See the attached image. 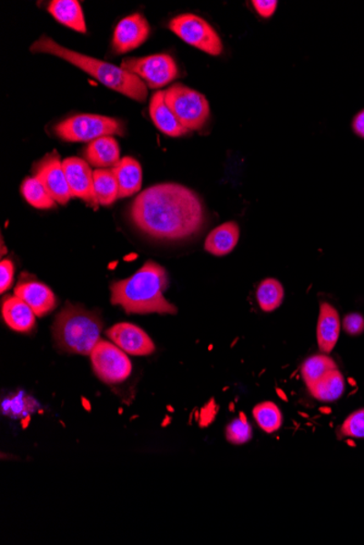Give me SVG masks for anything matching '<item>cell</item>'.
Listing matches in <instances>:
<instances>
[{
	"mask_svg": "<svg viewBox=\"0 0 364 545\" xmlns=\"http://www.w3.org/2000/svg\"><path fill=\"white\" fill-rule=\"evenodd\" d=\"M129 217L137 230L159 241H182L206 224V209L195 192L177 183H162L136 197Z\"/></svg>",
	"mask_w": 364,
	"mask_h": 545,
	"instance_id": "6da1fadb",
	"label": "cell"
},
{
	"mask_svg": "<svg viewBox=\"0 0 364 545\" xmlns=\"http://www.w3.org/2000/svg\"><path fill=\"white\" fill-rule=\"evenodd\" d=\"M167 287V270L154 261H147L128 279L113 283L112 303L121 306L128 314H176V306L164 297Z\"/></svg>",
	"mask_w": 364,
	"mask_h": 545,
	"instance_id": "7a4b0ae2",
	"label": "cell"
},
{
	"mask_svg": "<svg viewBox=\"0 0 364 545\" xmlns=\"http://www.w3.org/2000/svg\"><path fill=\"white\" fill-rule=\"evenodd\" d=\"M32 53H43L56 56L68 61L76 68L85 71L101 82L103 86L110 90L123 94V96L136 102L145 103L147 97V88L146 83L139 76L124 70L121 66L105 63L84 54L74 52L55 42L53 38L42 36L35 43L32 44Z\"/></svg>",
	"mask_w": 364,
	"mask_h": 545,
	"instance_id": "3957f363",
	"label": "cell"
},
{
	"mask_svg": "<svg viewBox=\"0 0 364 545\" xmlns=\"http://www.w3.org/2000/svg\"><path fill=\"white\" fill-rule=\"evenodd\" d=\"M103 321L96 311L81 306L66 304L53 325V337L62 352L91 355L101 341Z\"/></svg>",
	"mask_w": 364,
	"mask_h": 545,
	"instance_id": "277c9868",
	"label": "cell"
},
{
	"mask_svg": "<svg viewBox=\"0 0 364 545\" xmlns=\"http://www.w3.org/2000/svg\"><path fill=\"white\" fill-rule=\"evenodd\" d=\"M56 135L66 142H93L103 136H124L123 122L106 116L78 115L66 119L55 127Z\"/></svg>",
	"mask_w": 364,
	"mask_h": 545,
	"instance_id": "5b68a950",
	"label": "cell"
},
{
	"mask_svg": "<svg viewBox=\"0 0 364 545\" xmlns=\"http://www.w3.org/2000/svg\"><path fill=\"white\" fill-rule=\"evenodd\" d=\"M165 103L187 131L201 129L209 116L206 96L186 86L174 85L164 91Z\"/></svg>",
	"mask_w": 364,
	"mask_h": 545,
	"instance_id": "8992f818",
	"label": "cell"
},
{
	"mask_svg": "<svg viewBox=\"0 0 364 545\" xmlns=\"http://www.w3.org/2000/svg\"><path fill=\"white\" fill-rule=\"evenodd\" d=\"M170 31L189 45L211 56L223 53V43L207 22L200 16L185 14L176 16L169 24Z\"/></svg>",
	"mask_w": 364,
	"mask_h": 545,
	"instance_id": "52a82bcc",
	"label": "cell"
},
{
	"mask_svg": "<svg viewBox=\"0 0 364 545\" xmlns=\"http://www.w3.org/2000/svg\"><path fill=\"white\" fill-rule=\"evenodd\" d=\"M121 68L139 76L143 82L156 90L169 85L178 76L175 60L167 54L147 56L143 58H126Z\"/></svg>",
	"mask_w": 364,
	"mask_h": 545,
	"instance_id": "ba28073f",
	"label": "cell"
},
{
	"mask_svg": "<svg viewBox=\"0 0 364 545\" xmlns=\"http://www.w3.org/2000/svg\"><path fill=\"white\" fill-rule=\"evenodd\" d=\"M90 356L94 372L107 385L124 382L131 375L128 356L114 343L99 341Z\"/></svg>",
	"mask_w": 364,
	"mask_h": 545,
	"instance_id": "9c48e42d",
	"label": "cell"
},
{
	"mask_svg": "<svg viewBox=\"0 0 364 545\" xmlns=\"http://www.w3.org/2000/svg\"><path fill=\"white\" fill-rule=\"evenodd\" d=\"M32 174L46 187L56 203L66 205L73 197L66 179L63 161L60 160L56 150L44 156L41 160L33 165Z\"/></svg>",
	"mask_w": 364,
	"mask_h": 545,
	"instance_id": "30bf717a",
	"label": "cell"
},
{
	"mask_svg": "<svg viewBox=\"0 0 364 545\" xmlns=\"http://www.w3.org/2000/svg\"><path fill=\"white\" fill-rule=\"evenodd\" d=\"M66 179H67L71 197H78L97 209L98 200L94 191V177L86 160L70 157L63 161Z\"/></svg>",
	"mask_w": 364,
	"mask_h": 545,
	"instance_id": "8fae6325",
	"label": "cell"
},
{
	"mask_svg": "<svg viewBox=\"0 0 364 545\" xmlns=\"http://www.w3.org/2000/svg\"><path fill=\"white\" fill-rule=\"evenodd\" d=\"M150 25L141 14H135L121 20L116 26L113 48L116 54H126L140 47L150 35Z\"/></svg>",
	"mask_w": 364,
	"mask_h": 545,
	"instance_id": "7c38bea8",
	"label": "cell"
},
{
	"mask_svg": "<svg viewBox=\"0 0 364 545\" xmlns=\"http://www.w3.org/2000/svg\"><path fill=\"white\" fill-rule=\"evenodd\" d=\"M106 335L110 341L129 355L147 356L156 350L152 338L136 325L126 322L115 325L106 331Z\"/></svg>",
	"mask_w": 364,
	"mask_h": 545,
	"instance_id": "4fadbf2b",
	"label": "cell"
},
{
	"mask_svg": "<svg viewBox=\"0 0 364 545\" xmlns=\"http://www.w3.org/2000/svg\"><path fill=\"white\" fill-rule=\"evenodd\" d=\"M15 296L30 306L36 317H44L57 308V298L47 286L38 281H20Z\"/></svg>",
	"mask_w": 364,
	"mask_h": 545,
	"instance_id": "5bb4252c",
	"label": "cell"
},
{
	"mask_svg": "<svg viewBox=\"0 0 364 545\" xmlns=\"http://www.w3.org/2000/svg\"><path fill=\"white\" fill-rule=\"evenodd\" d=\"M2 314L5 324L16 332L29 333L35 327V311L18 297L4 299Z\"/></svg>",
	"mask_w": 364,
	"mask_h": 545,
	"instance_id": "9a60e30c",
	"label": "cell"
},
{
	"mask_svg": "<svg viewBox=\"0 0 364 545\" xmlns=\"http://www.w3.org/2000/svg\"><path fill=\"white\" fill-rule=\"evenodd\" d=\"M317 333L319 350L325 354L332 352L340 333V318L334 306L329 303L321 304Z\"/></svg>",
	"mask_w": 364,
	"mask_h": 545,
	"instance_id": "2e32d148",
	"label": "cell"
},
{
	"mask_svg": "<svg viewBox=\"0 0 364 545\" xmlns=\"http://www.w3.org/2000/svg\"><path fill=\"white\" fill-rule=\"evenodd\" d=\"M150 115L157 126L164 135L173 137L185 136L189 132L182 126L173 111L170 110L167 104L165 103L164 91H158L153 94L150 103Z\"/></svg>",
	"mask_w": 364,
	"mask_h": 545,
	"instance_id": "e0dca14e",
	"label": "cell"
},
{
	"mask_svg": "<svg viewBox=\"0 0 364 545\" xmlns=\"http://www.w3.org/2000/svg\"><path fill=\"white\" fill-rule=\"evenodd\" d=\"M87 163L97 169L115 167L120 161V149L113 136H103L89 143L85 150Z\"/></svg>",
	"mask_w": 364,
	"mask_h": 545,
	"instance_id": "ac0fdd59",
	"label": "cell"
},
{
	"mask_svg": "<svg viewBox=\"0 0 364 545\" xmlns=\"http://www.w3.org/2000/svg\"><path fill=\"white\" fill-rule=\"evenodd\" d=\"M112 169L118 182L119 198L132 197L141 190L142 168L136 159L131 157L120 159Z\"/></svg>",
	"mask_w": 364,
	"mask_h": 545,
	"instance_id": "d6986e66",
	"label": "cell"
},
{
	"mask_svg": "<svg viewBox=\"0 0 364 545\" xmlns=\"http://www.w3.org/2000/svg\"><path fill=\"white\" fill-rule=\"evenodd\" d=\"M239 237V226L234 221L226 222L209 233L204 247L214 256L228 255L238 244Z\"/></svg>",
	"mask_w": 364,
	"mask_h": 545,
	"instance_id": "ffe728a7",
	"label": "cell"
},
{
	"mask_svg": "<svg viewBox=\"0 0 364 545\" xmlns=\"http://www.w3.org/2000/svg\"><path fill=\"white\" fill-rule=\"evenodd\" d=\"M51 14L59 24L74 31L86 33V24L79 2L76 0H53L48 5Z\"/></svg>",
	"mask_w": 364,
	"mask_h": 545,
	"instance_id": "44dd1931",
	"label": "cell"
},
{
	"mask_svg": "<svg viewBox=\"0 0 364 545\" xmlns=\"http://www.w3.org/2000/svg\"><path fill=\"white\" fill-rule=\"evenodd\" d=\"M312 396L321 402L329 403L338 400L345 391L344 376L339 368L330 370L321 379L308 389Z\"/></svg>",
	"mask_w": 364,
	"mask_h": 545,
	"instance_id": "7402d4cb",
	"label": "cell"
},
{
	"mask_svg": "<svg viewBox=\"0 0 364 545\" xmlns=\"http://www.w3.org/2000/svg\"><path fill=\"white\" fill-rule=\"evenodd\" d=\"M94 191L99 205L110 206L119 198V187L113 169H96L93 172Z\"/></svg>",
	"mask_w": 364,
	"mask_h": 545,
	"instance_id": "603a6c76",
	"label": "cell"
},
{
	"mask_svg": "<svg viewBox=\"0 0 364 545\" xmlns=\"http://www.w3.org/2000/svg\"><path fill=\"white\" fill-rule=\"evenodd\" d=\"M22 196L33 207L38 209H49L56 206L51 194L48 193L46 187L42 185L36 177H26L21 187Z\"/></svg>",
	"mask_w": 364,
	"mask_h": 545,
	"instance_id": "cb8c5ba5",
	"label": "cell"
},
{
	"mask_svg": "<svg viewBox=\"0 0 364 545\" xmlns=\"http://www.w3.org/2000/svg\"><path fill=\"white\" fill-rule=\"evenodd\" d=\"M285 297L284 288L278 280L266 279L261 282L257 291V299L258 305L264 311H273L278 309L283 303Z\"/></svg>",
	"mask_w": 364,
	"mask_h": 545,
	"instance_id": "d4e9b609",
	"label": "cell"
},
{
	"mask_svg": "<svg viewBox=\"0 0 364 545\" xmlns=\"http://www.w3.org/2000/svg\"><path fill=\"white\" fill-rule=\"evenodd\" d=\"M338 368L335 361L325 355H314L308 358L302 366V377L306 385L310 389L329 371Z\"/></svg>",
	"mask_w": 364,
	"mask_h": 545,
	"instance_id": "484cf974",
	"label": "cell"
},
{
	"mask_svg": "<svg viewBox=\"0 0 364 545\" xmlns=\"http://www.w3.org/2000/svg\"><path fill=\"white\" fill-rule=\"evenodd\" d=\"M253 416L260 426L261 429L268 432L273 433L278 430L281 424H283V416H281L280 410L272 402H266L258 404L253 409Z\"/></svg>",
	"mask_w": 364,
	"mask_h": 545,
	"instance_id": "4316f807",
	"label": "cell"
},
{
	"mask_svg": "<svg viewBox=\"0 0 364 545\" xmlns=\"http://www.w3.org/2000/svg\"><path fill=\"white\" fill-rule=\"evenodd\" d=\"M226 438L236 446L250 441L252 429L250 425L248 424L245 414H241L239 419L230 422L228 427L226 428Z\"/></svg>",
	"mask_w": 364,
	"mask_h": 545,
	"instance_id": "83f0119b",
	"label": "cell"
},
{
	"mask_svg": "<svg viewBox=\"0 0 364 545\" xmlns=\"http://www.w3.org/2000/svg\"><path fill=\"white\" fill-rule=\"evenodd\" d=\"M345 437L364 438V409L357 410L347 419L340 428Z\"/></svg>",
	"mask_w": 364,
	"mask_h": 545,
	"instance_id": "f1b7e54d",
	"label": "cell"
},
{
	"mask_svg": "<svg viewBox=\"0 0 364 545\" xmlns=\"http://www.w3.org/2000/svg\"><path fill=\"white\" fill-rule=\"evenodd\" d=\"M15 266L13 261L5 259L0 264V292L8 291L14 283Z\"/></svg>",
	"mask_w": 364,
	"mask_h": 545,
	"instance_id": "f546056e",
	"label": "cell"
},
{
	"mask_svg": "<svg viewBox=\"0 0 364 545\" xmlns=\"http://www.w3.org/2000/svg\"><path fill=\"white\" fill-rule=\"evenodd\" d=\"M343 326L349 335L359 336L364 331V318L359 314L347 315Z\"/></svg>",
	"mask_w": 364,
	"mask_h": 545,
	"instance_id": "4dcf8cb0",
	"label": "cell"
},
{
	"mask_svg": "<svg viewBox=\"0 0 364 545\" xmlns=\"http://www.w3.org/2000/svg\"><path fill=\"white\" fill-rule=\"evenodd\" d=\"M252 4L258 15L263 18H269L274 15L278 3L275 0H253Z\"/></svg>",
	"mask_w": 364,
	"mask_h": 545,
	"instance_id": "1f68e13d",
	"label": "cell"
},
{
	"mask_svg": "<svg viewBox=\"0 0 364 545\" xmlns=\"http://www.w3.org/2000/svg\"><path fill=\"white\" fill-rule=\"evenodd\" d=\"M354 130L358 136L364 137V110L360 111L354 119Z\"/></svg>",
	"mask_w": 364,
	"mask_h": 545,
	"instance_id": "d6a6232c",
	"label": "cell"
}]
</instances>
